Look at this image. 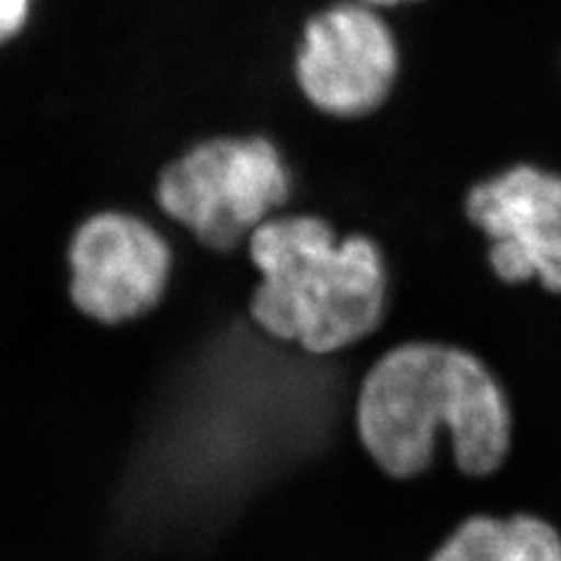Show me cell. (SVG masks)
<instances>
[{
    "instance_id": "1",
    "label": "cell",
    "mask_w": 561,
    "mask_h": 561,
    "mask_svg": "<svg viewBox=\"0 0 561 561\" xmlns=\"http://www.w3.org/2000/svg\"><path fill=\"white\" fill-rule=\"evenodd\" d=\"M354 428L367 459L396 482L426 476L443 440L470 480L496 476L515 445L503 381L476 351L443 340L386 348L358 381Z\"/></svg>"
},
{
    "instance_id": "2",
    "label": "cell",
    "mask_w": 561,
    "mask_h": 561,
    "mask_svg": "<svg viewBox=\"0 0 561 561\" xmlns=\"http://www.w3.org/2000/svg\"><path fill=\"white\" fill-rule=\"evenodd\" d=\"M245 255L257 274L245 311L262 337L325 358L386 321L391 272L370 234H340L313 210H280L255 227Z\"/></svg>"
},
{
    "instance_id": "3",
    "label": "cell",
    "mask_w": 561,
    "mask_h": 561,
    "mask_svg": "<svg viewBox=\"0 0 561 561\" xmlns=\"http://www.w3.org/2000/svg\"><path fill=\"white\" fill-rule=\"evenodd\" d=\"M152 204L202 249L227 255L295 192L288 157L265 134H210L173 152L152 175Z\"/></svg>"
},
{
    "instance_id": "4",
    "label": "cell",
    "mask_w": 561,
    "mask_h": 561,
    "mask_svg": "<svg viewBox=\"0 0 561 561\" xmlns=\"http://www.w3.org/2000/svg\"><path fill=\"white\" fill-rule=\"evenodd\" d=\"M290 70L313 113L363 122L391 101L402 49L386 12L360 0H332L302 22Z\"/></svg>"
},
{
    "instance_id": "5",
    "label": "cell",
    "mask_w": 561,
    "mask_h": 561,
    "mask_svg": "<svg viewBox=\"0 0 561 561\" xmlns=\"http://www.w3.org/2000/svg\"><path fill=\"white\" fill-rule=\"evenodd\" d=\"M173 267L167 232L131 206L87 210L66 241L70 302L103 325L131 323L160 307Z\"/></svg>"
},
{
    "instance_id": "6",
    "label": "cell",
    "mask_w": 561,
    "mask_h": 561,
    "mask_svg": "<svg viewBox=\"0 0 561 561\" xmlns=\"http://www.w3.org/2000/svg\"><path fill=\"white\" fill-rule=\"evenodd\" d=\"M463 216L486 241L496 280L561 297V171L507 164L466 190Z\"/></svg>"
},
{
    "instance_id": "7",
    "label": "cell",
    "mask_w": 561,
    "mask_h": 561,
    "mask_svg": "<svg viewBox=\"0 0 561 561\" xmlns=\"http://www.w3.org/2000/svg\"><path fill=\"white\" fill-rule=\"evenodd\" d=\"M426 561H561V531L536 513H476L454 524Z\"/></svg>"
},
{
    "instance_id": "8",
    "label": "cell",
    "mask_w": 561,
    "mask_h": 561,
    "mask_svg": "<svg viewBox=\"0 0 561 561\" xmlns=\"http://www.w3.org/2000/svg\"><path fill=\"white\" fill-rule=\"evenodd\" d=\"M41 0H0V51L20 43L38 16Z\"/></svg>"
},
{
    "instance_id": "9",
    "label": "cell",
    "mask_w": 561,
    "mask_h": 561,
    "mask_svg": "<svg viewBox=\"0 0 561 561\" xmlns=\"http://www.w3.org/2000/svg\"><path fill=\"white\" fill-rule=\"evenodd\" d=\"M360 3L377 8L381 12H389V10H398V8H405V5H416V3H424V0H360Z\"/></svg>"
}]
</instances>
